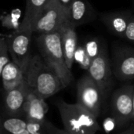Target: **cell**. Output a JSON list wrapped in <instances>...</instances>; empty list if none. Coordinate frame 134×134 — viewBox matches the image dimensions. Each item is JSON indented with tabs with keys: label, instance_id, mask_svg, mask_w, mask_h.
<instances>
[{
	"label": "cell",
	"instance_id": "d4e9b609",
	"mask_svg": "<svg viewBox=\"0 0 134 134\" xmlns=\"http://www.w3.org/2000/svg\"><path fill=\"white\" fill-rule=\"evenodd\" d=\"M133 119H132V122L134 123V85H133Z\"/></svg>",
	"mask_w": 134,
	"mask_h": 134
},
{
	"label": "cell",
	"instance_id": "44dd1931",
	"mask_svg": "<svg viewBox=\"0 0 134 134\" xmlns=\"http://www.w3.org/2000/svg\"><path fill=\"white\" fill-rule=\"evenodd\" d=\"M9 52L5 37L2 36L0 39V71L11 60H9Z\"/></svg>",
	"mask_w": 134,
	"mask_h": 134
},
{
	"label": "cell",
	"instance_id": "ac0fdd59",
	"mask_svg": "<svg viewBox=\"0 0 134 134\" xmlns=\"http://www.w3.org/2000/svg\"><path fill=\"white\" fill-rule=\"evenodd\" d=\"M75 61L79 65L82 69L88 71L92 62V59L88 55L84 45L78 46L75 53Z\"/></svg>",
	"mask_w": 134,
	"mask_h": 134
},
{
	"label": "cell",
	"instance_id": "30bf717a",
	"mask_svg": "<svg viewBox=\"0 0 134 134\" xmlns=\"http://www.w3.org/2000/svg\"><path fill=\"white\" fill-rule=\"evenodd\" d=\"M112 71L120 81L134 79V48L119 46L114 50Z\"/></svg>",
	"mask_w": 134,
	"mask_h": 134
},
{
	"label": "cell",
	"instance_id": "5b68a950",
	"mask_svg": "<svg viewBox=\"0 0 134 134\" xmlns=\"http://www.w3.org/2000/svg\"><path fill=\"white\" fill-rule=\"evenodd\" d=\"M68 22V13L57 0H52L35 18L32 30L39 35L52 34L60 31L61 27Z\"/></svg>",
	"mask_w": 134,
	"mask_h": 134
},
{
	"label": "cell",
	"instance_id": "603a6c76",
	"mask_svg": "<svg viewBox=\"0 0 134 134\" xmlns=\"http://www.w3.org/2000/svg\"><path fill=\"white\" fill-rule=\"evenodd\" d=\"M57 1L68 13L69 12V9H70V7H71V4L73 3V2L75 0H57Z\"/></svg>",
	"mask_w": 134,
	"mask_h": 134
},
{
	"label": "cell",
	"instance_id": "e0dca14e",
	"mask_svg": "<svg viewBox=\"0 0 134 134\" xmlns=\"http://www.w3.org/2000/svg\"><path fill=\"white\" fill-rule=\"evenodd\" d=\"M51 1L52 0H26L25 13L20 28L32 29L35 18Z\"/></svg>",
	"mask_w": 134,
	"mask_h": 134
},
{
	"label": "cell",
	"instance_id": "4fadbf2b",
	"mask_svg": "<svg viewBox=\"0 0 134 134\" xmlns=\"http://www.w3.org/2000/svg\"><path fill=\"white\" fill-rule=\"evenodd\" d=\"M96 17V11L89 0H75L68 12V22L75 27L89 23Z\"/></svg>",
	"mask_w": 134,
	"mask_h": 134
},
{
	"label": "cell",
	"instance_id": "ffe728a7",
	"mask_svg": "<svg viewBox=\"0 0 134 134\" xmlns=\"http://www.w3.org/2000/svg\"><path fill=\"white\" fill-rule=\"evenodd\" d=\"M83 45L86 48L88 55L90 57L92 60L97 57L104 49H105L102 46L100 41L97 38L88 39Z\"/></svg>",
	"mask_w": 134,
	"mask_h": 134
},
{
	"label": "cell",
	"instance_id": "6da1fadb",
	"mask_svg": "<svg viewBox=\"0 0 134 134\" xmlns=\"http://www.w3.org/2000/svg\"><path fill=\"white\" fill-rule=\"evenodd\" d=\"M24 78L29 88L44 99L64 89L58 75L40 54L32 55L25 71Z\"/></svg>",
	"mask_w": 134,
	"mask_h": 134
},
{
	"label": "cell",
	"instance_id": "cb8c5ba5",
	"mask_svg": "<svg viewBox=\"0 0 134 134\" xmlns=\"http://www.w3.org/2000/svg\"><path fill=\"white\" fill-rule=\"evenodd\" d=\"M119 134H134V123H132L130 127L122 130Z\"/></svg>",
	"mask_w": 134,
	"mask_h": 134
},
{
	"label": "cell",
	"instance_id": "d6986e66",
	"mask_svg": "<svg viewBox=\"0 0 134 134\" xmlns=\"http://www.w3.org/2000/svg\"><path fill=\"white\" fill-rule=\"evenodd\" d=\"M20 16V11L14 10L11 12V13L2 16L1 18L2 24L4 27L7 28L14 29L15 31H16L20 28L21 24V23L19 22Z\"/></svg>",
	"mask_w": 134,
	"mask_h": 134
},
{
	"label": "cell",
	"instance_id": "8fae6325",
	"mask_svg": "<svg viewBox=\"0 0 134 134\" xmlns=\"http://www.w3.org/2000/svg\"><path fill=\"white\" fill-rule=\"evenodd\" d=\"M30 90L26 81L18 86L8 90L5 95V111L9 117H21L24 106Z\"/></svg>",
	"mask_w": 134,
	"mask_h": 134
},
{
	"label": "cell",
	"instance_id": "277c9868",
	"mask_svg": "<svg viewBox=\"0 0 134 134\" xmlns=\"http://www.w3.org/2000/svg\"><path fill=\"white\" fill-rule=\"evenodd\" d=\"M1 130L5 134H68L64 129L56 127L47 119L33 121L24 117L3 118Z\"/></svg>",
	"mask_w": 134,
	"mask_h": 134
},
{
	"label": "cell",
	"instance_id": "9c48e42d",
	"mask_svg": "<svg viewBox=\"0 0 134 134\" xmlns=\"http://www.w3.org/2000/svg\"><path fill=\"white\" fill-rule=\"evenodd\" d=\"M88 74L99 86L104 100L108 97L113 84V71L106 49L92 60Z\"/></svg>",
	"mask_w": 134,
	"mask_h": 134
},
{
	"label": "cell",
	"instance_id": "5bb4252c",
	"mask_svg": "<svg viewBox=\"0 0 134 134\" xmlns=\"http://www.w3.org/2000/svg\"><path fill=\"white\" fill-rule=\"evenodd\" d=\"M75 28L69 22H67L60 30L65 61L71 70L75 63V53L79 46Z\"/></svg>",
	"mask_w": 134,
	"mask_h": 134
},
{
	"label": "cell",
	"instance_id": "2e32d148",
	"mask_svg": "<svg viewBox=\"0 0 134 134\" xmlns=\"http://www.w3.org/2000/svg\"><path fill=\"white\" fill-rule=\"evenodd\" d=\"M5 92L10 90L24 82V73L13 60L9 62L0 71Z\"/></svg>",
	"mask_w": 134,
	"mask_h": 134
},
{
	"label": "cell",
	"instance_id": "8992f818",
	"mask_svg": "<svg viewBox=\"0 0 134 134\" xmlns=\"http://www.w3.org/2000/svg\"><path fill=\"white\" fill-rule=\"evenodd\" d=\"M133 85L127 84L117 89L111 96V111L115 123L123 127L132 122L133 113Z\"/></svg>",
	"mask_w": 134,
	"mask_h": 134
},
{
	"label": "cell",
	"instance_id": "9a60e30c",
	"mask_svg": "<svg viewBox=\"0 0 134 134\" xmlns=\"http://www.w3.org/2000/svg\"><path fill=\"white\" fill-rule=\"evenodd\" d=\"M132 15L130 11L113 12L103 14L101 20L113 34L124 38Z\"/></svg>",
	"mask_w": 134,
	"mask_h": 134
},
{
	"label": "cell",
	"instance_id": "7c38bea8",
	"mask_svg": "<svg viewBox=\"0 0 134 134\" xmlns=\"http://www.w3.org/2000/svg\"><path fill=\"white\" fill-rule=\"evenodd\" d=\"M48 110L49 108L46 102V99L42 98L30 89L21 117L28 120L43 121L46 119V115L48 112Z\"/></svg>",
	"mask_w": 134,
	"mask_h": 134
},
{
	"label": "cell",
	"instance_id": "3957f363",
	"mask_svg": "<svg viewBox=\"0 0 134 134\" xmlns=\"http://www.w3.org/2000/svg\"><path fill=\"white\" fill-rule=\"evenodd\" d=\"M64 130L68 134H96L100 130V126L91 112L77 102L70 104L64 100L55 102Z\"/></svg>",
	"mask_w": 134,
	"mask_h": 134
},
{
	"label": "cell",
	"instance_id": "52a82bcc",
	"mask_svg": "<svg viewBox=\"0 0 134 134\" xmlns=\"http://www.w3.org/2000/svg\"><path fill=\"white\" fill-rule=\"evenodd\" d=\"M32 34V29L19 28L11 35L5 36L12 60L21 68L24 73H25L32 57L30 53V44Z\"/></svg>",
	"mask_w": 134,
	"mask_h": 134
},
{
	"label": "cell",
	"instance_id": "7a4b0ae2",
	"mask_svg": "<svg viewBox=\"0 0 134 134\" xmlns=\"http://www.w3.org/2000/svg\"><path fill=\"white\" fill-rule=\"evenodd\" d=\"M35 41L39 54L58 75L64 87H68L72 82L74 77L65 61L60 31L39 35Z\"/></svg>",
	"mask_w": 134,
	"mask_h": 134
},
{
	"label": "cell",
	"instance_id": "484cf974",
	"mask_svg": "<svg viewBox=\"0 0 134 134\" xmlns=\"http://www.w3.org/2000/svg\"><path fill=\"white\" fill-rule=\"evenodd\" d=\"M0 134H5V133H4V132H3V131H2V130H1V132H0Z\"/></svg>",
	"mask_w": 134,
	"mask_h": 134
},
{
	"label": "cell",
	"instance_id": "ba28073f",
	"mask_svg": "<svg viewBox=\"0 0 134 134\" xmlns=\"http://www.w3.org/2000/svg\"><path fill=\"white\" fill-rule=\"evenodd\" d=\"M103 102V96L97 84L88 73L83 75L77 82V103L98 118Z\"/></svg>",
	"mask_w": 134,
	"mask_h": 134
},
{
	"label": "cell",
	"instance_id": "7402d4cb",
	"mask_svg": "<svg viewBox=\"0 0 134 134\" xmlns=\"http://www.w3.org/2000/svg\"><path fill=\"white\" fill-rule=\"evenodd\" d=\"M124 38L126 39L127 41L130 42H133L134 43V14L130 17V22H129V25L127 27V30L126 31Z\"/></svg>",
	"mask_w": 134,
	"mask_h": 134
}]
</instances>
